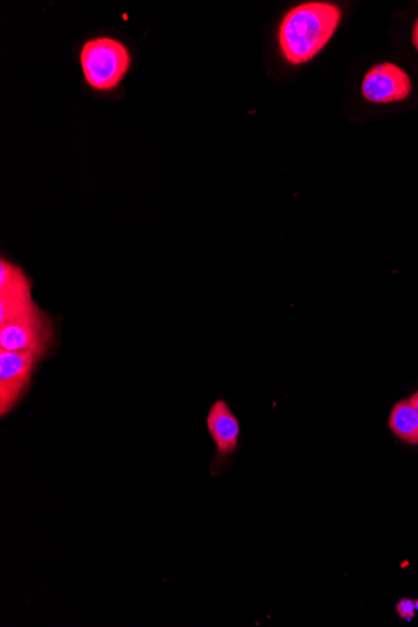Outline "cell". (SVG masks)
Returning <instances> with one entry per match:
<instances>
[{"label":"cell","mask_w":418,"mask_h":627,"mask_svg":"<svg viewBox=\"0 0 418 627\" xmlns=\"http://www.w3.org/2000/svg\"><path fill=\"white\" fill-rule=\"evenodd\" d=\"M388 427L398 440L407 445H418V412L410 400H402L392 407Z\"/></svg>","instance_id":"cell-8"},{"label":"cell","mask_w":418,"mask_h":627,"mask_svg":"<svg viewBox=\"0 0 418 627\" xmlns=\"http://www.w3.org/2000/svg\"><path fill=\"white\" fill-rule=\"evenodd\" d=\"M412 44L415 47L416 52L418 53V17L416 18L415 23H413L412 27Z\"/></svg>","instance_id":"cell-10"},{"label":"cell","mask_w":418,"mask_h":627,"mask_svg":"<svg viewBox=\"0 0 418 627\" xmlns=\"http://www.w3.org/2000/svg\"><path fill=\"white\" fill-rule=\"evenodd\" d=\"M341 9L327 2L298 4L285 14L278 27V47L292 66L312 61L340 26Z\"/></svg>","instance_id":"cell-1"},{"label":"cell","mask_w":418,"mask_h":627,"mask_svg":"<svg viewBox=\"0 0 418 627\" xmlns=\"http://www.w3.org/2000/svg\"><path fill=\"white\" fill-rule=\"evenodd\" d=\"M44 356L31 351L0 350V413L6 416L26 393L37 363Z\"/></svg>","instance_id":"cell-4"},{"label":"cell","mask_w":418,"mask_h":627,"mask_svg":"<svg viewBox=\"0 0 418 627\" xmlns=\"http://www.w3.org/2000/svg\"><path fill=\"white\" fill-rule=\"evenodd\" d=\"M207 429L216 444L217 460L223 462L230 459L240 441L241 425L226 401L213 403L207 416Z\"/></svg>","instance_id":"cell-7"},{"label":"cell","mask_w":418,"mask_h":627,"mask_svg":"<svg viewBox=\"0 0 418 627\" xmlns=\"http://www.w3.org/2000/svg\"><path fill=\"white\" fill-rule=\"evenodd\" d=\"M31 282L21 267L0 261V326L37 315L41 308L33 301Z\"/></svg>","instance_id":"cell-3"},{"label":"cell","mask_w":418,"mask_h":627,"mask_svg":"<svg viewBox=\"0 0 418 627\" xmlns=\"http://www.w3.org/2000/svg\"><path fill=\"white\" fill-rule=\"evenodd\" d=\"M54 327L46 312L0 326V347L7 351H31L46 356L52 346Z\"/></svg>","instance_id":"cell-5"},{"label":"cell","mask_w":418,"mask_h":627,"mask_svg":"<svg viewBox=\"0 0 418 627\" xmlns=\"http://www.w3.org/2000/svg\"><path fill=\"white\" fill-rule=\"evenodd\" d=\"M416 611V601L406 599V597L398 601L396 605L397 615L400 616L402 620L411 621L413 617H415Z\"/></svg>","instance_id":"cell-9"},{"label":"cell","mask_w":418,"mask_h":627,"mask_svg":"<svg viewBox=\"0 0 418 627\" xmlns=\"http://www.w3.org/2000/svg\"><path fill=\"white\" fill-rule=\"evenodd\" d=\"M411 77L395 63L376 64L363 78L361 92L370 103L391 104L405 102L412 94Z\"/></svg>","instance_id":"cell-6"},{"label":"cell","mask_w":418,"mask_h":627,"mask_svg":"<svg viewBox=\"0 0 418 627\" xmlns=\"http://www.w3.org/2000/svg\"><path fill=\"white\" fill-rule=\"evenodd\" d=\"M410 402L412 403V406L415 407L418 412V391L416 393H413V395L410 398Z\"/></svg>","instance_id":"cell-11"},{"label":"cell","mask_w":418,"mask_h":627,"mask_svg":"<svg viewBox=\"0 0 418 627\" xmlns=\"http://www.w3.org/2000/svg\"><path fill=\"white\" fill-rule=\"evenodd\" d=\"M131 63V53L126 44L118 39L97 37L83 44V77L94 91L109 92L116 89L127 76Z\"/></svg>","instance_id":"cell-2"}]
</instances>
